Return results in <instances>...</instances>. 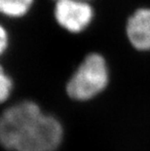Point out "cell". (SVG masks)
I'll use <instances>...</instances> for the list:
<instances>
[{"label": "cell", "instance_id": "cell-6", "mask_svg": "<svg viewBox=\"0 0 150 151\" xmlns=\"http://www.w3.org/2000/svg\"><path fill=\"white\" fill-rule=\"evenodd\" d=\"M33 0H0V14L10 18H20L29 11Z\"/></svg>", "mask_w": 150, "mask_h": 151}, {"label": "cell", "instance_id": "cell-1", "mask_svg": "<svg viewBox=\"0 0 150 151\" xmlns=\"http://www.w3.org/2000/svg\"><path fill=\"white\" fill-rule=\"evenodd\" d=\"M109 71L100 54L88 55L66 85L68 96L76 101L91 99L106 88Z\"/></svg>", "mask_w": 150, "mask_h": 151}, {"label": "cell", "instance_id": "cell-3", "mask_svg": "<svg viewBox=\"0 0 150 151\" xmlns=\"http://www.w3.org/2000/svg\"><path fill=\"white\" fill-rule=\"evenodd\" d=\"M62 134L60 122L42 113L25 131L15 151H54L62 142Z\"/></svg>", "mask_w": 150, "mask_h": 151}, {"label": "cell", "instance_id": "cell-8", "mask_svg": "<svg viewBox=\"0 0 150 151\" xmlns=\"http://www.w3.org/2000/svg\"><path fill=\"white\" fill-rule=\"evenodd\" d=\"M8 46V33L4 27L0 24V55H1Z\"/></svg>", "mask_w": 150, "mask_h": 151}, {"label": "cell", "instance_id": "cell-5", "mask_svg": "<svg viewBox=\"0 0 150 151\" xmlns=\"http://www.w3.org/2000/svg\"><path fill=\"white\" fill-rule=\"evenodd\" d=\"M126 34L129 43L138 52H150V8H139L128 19Z\"/></svg>", "mask_w": 150, "mask_h": 151}, {"label": "cell", "instance_id": "cell-4", "mask_svg": "<svg viewBox=\"0 0 150 151\" xmlns=\"http://www.w3.org/2000/svg\"><path fill=\"white\" fill-rule=\"evenodd\" d=\"M55 18L62 28L78 33L91 24L94 11L86 0H57Z\"/></svg>", "mask_w": 150, "mask_h": 151}, {"label": "cell", "instance_id": "cell-7", "mask_svg": "<svg viewBox=\"0 0 150 151\" xmlns=\"http://www.w3.org/2000/svg\"><path fill=\"white\" fill-rule=\"evenodd\" d=\"M12 80L0 65V104L4 102L9 98L12 91Z\"/></svg>", "mask_w": 150, "mask_h": 151}, {"label": "cell", "instance_id": "cell-2", "mask_svg": "<svg viewBox=\"0 0 150 151\" xmlns=\"http://www.w3.org/2000/svg\"><path fill=\"white\" fill-rule=\"evenodd\" d=\"M42 114L32 101H23L6 109L0 116V144L16 150L19 141L31 124Z\"/></svg>", "mask_w": 150, "mask_h": 151}]
</instances>
